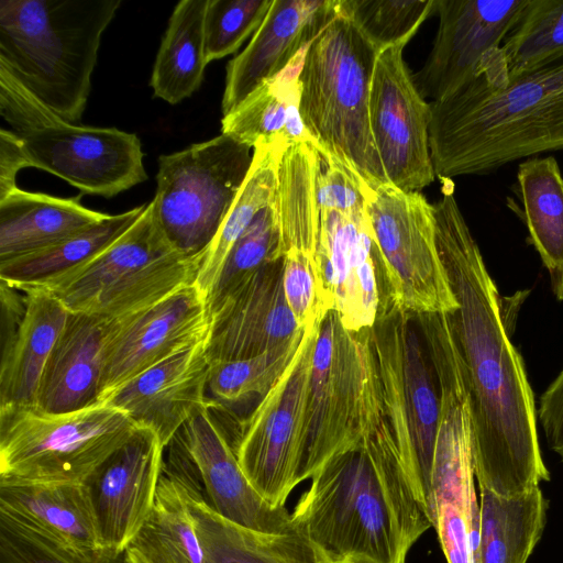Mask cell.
Returning <instances> with one entry per match:
<instances>
[{
  "instance_id": "35",
  "label": "cell",
  "mask_w": 563,
  "mask_h": 563,
  "mask_svg": "<svg viewBox=\"0 0 563 563\" xmlns=\"http://www.w3.org/2000/svg\"><path fill=\"white\" fill-rule=\"evenodd\" d=\"M146 203L119 214H109L102 221L41 250L1 261L0 280L11 287L34 285L77 267L134 224Z\"/></svg>"
},
{
  "instance_id": "23",
  "label": "cell",
  "mask_w": 563,
  "mask_h": 563,
  "mask_svg": "<svg viewBox=\"0 0 563 563\" xmlns=\"http://www.w3.org/2000/svg\"><path fill=\"white\" fill-rule=\"evenodd\" d=\"M327 0H274L246 47L227 65L223 115L284 70L313 37Z\"/></svg>"
},
{
  "instance_id": "42",
  "label": "cell",
  "mask_w": 563,
  "mask_h": 563,
  "mask_svg": "<svg viewBox=\"0 0 563 563\" xmlns=\"http://www.w3.org/2000/svg\"><path fill=\"white\" fill-rule=\"evenodd\" d=\"M282 280L287 305L301 328L322 320L332 310L314 256L295 251L286 253Z\"/></svg>"
},
{
  "instance_id": "40",
  "label": "cell",
  "mask_w": 563,
  "mask_h": 563,
  "mask_svg": "<svg viewBox=\"0 0 563 563\" xmlns=\"http://www.w3.org/2000/svg\"><path fill=\"white\" fill-rule=\"evenodd\" d=\"M0 563H130L125 551L104 548L70 550L53 539L0 515Z\"/></svg>"
},
{
  "instance_id": "2",
  "label": "cell",
  "mask_w": 563,
  "mask_h": 563,
  "mask_svg": "<svg viewBox=\"0 0 563 563\" xmlns=\"http://www.w3.org/2000/svg\"><path fill=\"white\" fill-rule=\"evenodd\" d=\"M378 383L361 444L328 461L291 512L294 530L331 563H406L432 527L383 413Z\"/></svg>"
},
{
  "instance_id": "20",
  "label": "cell",
  "mask_w": 563,
  "mask_h": 563,
  "mask_svg": "<svg viewBox=\"0 0 563 563\" xmlns=\"http://www.w3.org/2000/svg\"><path fill=\"white\" fill-rule=\"evenodd\" d=\"M164 449L153 430L139 427L85 483L102 548L124 551L148 518L163 471Z\"/></svg>"
},
{
  "instance_id": "37",
  "label": "cell",
  "mask_w": 563,
  "mask_h": 563,
  "mask_svg": "<svg viewBox=\"0 0 563 563\" xmlns=\"http://www.w3.org/2000/svg\"><path fill=\"white\" fill-rule=\"evenodd\" d=\"M303 331L256 356L209 364L208 391L221 405L261 399L276 385L297 353Z\"/></svg>"
},
{
  "instance_id": "31",
  "label": "cell",
  "mask_w": 563,
  "mask_h": 563,
  "mask_svg": "<svg viewBox=\"0 0 563 563\" xmlns=\"http://www.w3.org/2000/svg\"><path fill=\"white\" fill-rule=\"evenodd\" d=\"M517 188L530 242L550 274L554 296L563 300V176L556 159L520 163Z\"/></svg>"
},
{
  "instance_id": "44",
  "label": "cell",
  "mask_w": 563,
  "mask_h": 563,
  "mask_svg": "<svg viewBox=\"0 0 563 563\" xmlns=\"http://www.w3.org/2000/svg\"><path fill=\"white\" fill-rule=\"evenodd\" d=\"M31 167L21 139L11 130H0V200L15 190L18 173Z\"/></svg>"
},
{
  "instance_id": "36",
  "label": "cell",
  "mask_w": 563,
  "mask_h": 563,
  "mask_svg": "<svg viewBox=\"0 0 563 563\" xmlns=\"http://www.w3.org/2000/svg\"><path fill=\"white\" fill-rule=\"evenodd\" d=\"M508 80L563 52V0H527L501 46Z\"/></svg>"
},
{
  "instance_id": "30",
  "label": "cell",
  "mask_w": 563,
  "mask_h": 563,
  "mask_svg": "<svg viewBox=\"0 0 563 563\" xmlns=\"http://www.w3.org/2000/svg\"><path fill=\"white\" fill-rule=\"evenodd\" d=\"M479 492L475 563H527L547 521L548 503L540 486L511 496Z\"/></svg>"
},
{
  "instance_id": "22",
  "label": "cell",
  "mask_w": 563,
  "mask_h": 563,
  "mask_svg": "<svg viewBox=\"0 0 563 563\" xmlns=\"http://www.w3.org/2000/svg\"><path fill=\"white\" fill-rule=\"evenodd\" d=\"M206 339L148 368L99 402L124 411L137 427L153 430L163 446H168L196 411L218 404L207 397Z\"/></svg>"
},
{
  "instance_id": "3",
  "label": "cell",
  "mask_w": 563,
  "mask_h": 563,
  "mask_svg": "<svg viewBox=\"0 0 563 563\" xmlns=\"http://www.w3.org/2000/svg\"><path fill=\"white\" fill-rule=\"evenodd\" d=\"M429 103L431 161L443 183L563 150V52L506 85L478 77Z\"/></svg>"
},
{
  "instance_id": "7",
  "label": "cell",
  "mask_w": 563,
  "mask_h": 563,
  "mask_svg": "<svg viewBox=\"0 0 563 563\" xmlns=\"http://www.w3.org/2000/svg\"><path fill=\"white\" fill-rule=\"evenodd\" d=\"M440 391L430 516L448 563H475L481 509L475 493L468 404L457 355L442 313L416 318Z\"/></svg>"
},
{
  "instance_id": "17",
  "label": "cell",
  "mask_w": 563,
  "mask_h": 563,
  "mask_svg": "<svg viewBox=\"0 0 563 563\" xmlns=\"http://www.w3.org/2000/svg\"><path fill=\"white\" fill-rule=\"evenodd\" d=\"M111 321L99 400L180 350L205 340L209 309L206 297L192 284L144 310Z\"/></svg>"
},
{
  "instance_id": "10",
  "label": "cell",
  "mask_w": 563,
  "mask_h": 563,
  "mask_svg": "<svg viewBox=\"0 0 563 563\" xmlns=\"http://www.w3.org/2000/svg\"><path fill=\"white\" fill-rule=\"evenodd\" d=\"M360 183L377 245L380 302L412 316L454 311L459 303L439 253L433 205L391 183Z\"/></svg>"
},
{
  "instance_id": "18",
  "label": "cell",
  "mask_w": 563,
  "mask_h": 563,
  "mask_svg": "<svg viewBox=\"0 0 563 563\" xmlns=\"http://www.w3.org/2000/svg\"><path fill=\"white\" fill-rule=\"evenodd\" d=\"M282 279L279 258L209 307V364L256 356L303 331L287 305Z\"/></svg>"
},
{
  "instance_id": "39",
  "label": "cell",
  "mask_w": 563,
  "mask_h": 563,
  "mask_svg": "<svg viewBox=\"0 0 563 563\" xmlns=\"http://www.w3.org/2000/svg\"><path fill=\"white\" fill-rule=\"evenodd\" d=\"M279 231L275 199L252 221L233 245L218 282L208 298V309L233 291L251 274L265 264L283 257L278 255Z\"/></svg>"
},
{
  "instance_id": "34",
  "label": "cell",
  "mask_w": 563,
  "mask_h": 563,
  "mask_svg": "<svg viewBox=\"0 0 563 563\" xmlns=\"http://www.w3.org/2000/svg\"><path fill=\"white\" fill-rule=\"evenodd\" d=\"M124 551L130 563H209L185 495L163 471L152 512Z\"/></svg>"
},
{
  "instance_id": "25",
  "label": "cell",
  "mask_w": 563,
  "mask_h": 563,
  "mask_svg": "<svg viewBox=\"0 0 563 563\" xmlns=\"http://www.w3.org/2000/svg\"><path fill=\"white\" fill-rule=\"evenodd\" d=\"M175 252L156 225L148 201L136 222L93 257L44 282L14 288L44 289L56 296L70 312H85L104 291L155 260Z\"/></svg>"
},
{
  "instance_id": "27",
  "label": "cell",
  "mask_w": 563,
  "mask_h": 563,
  "mask_svg": "<svg viewBox=\"0 0 563 563\" xmlns=\"http://www.w3.org/2000/svg\"><path fill=\"white\" fill-rule=\"evenodd\" d=\"M307 47L301 49L284 70L262 82L232 111L223 115L222 134L252 148L261 143L278 141L289 145H314V140L306 129L299 110V75Z\"/></svg>"
},
{
  "instance_id": "12",
  "label": "cell",
  "mask_w": 563,
  "mask_h": 563,
  "mask_svg": "<svg viewBox=\"0 0 563 563\" xmlns=\"http://www.w3.org/2000/svg\"><path fill=\"white\" fill-rule=\"evenodd\" d=\"M369 330H346L333 310L321 320L307 400L306 481L362 442L365 409L377 379Z\"/></svg>"
},
{
  "instance_id": "33",
  "label": "cell",
  "mask_w": 563,
  "mask_h": 563,
  "mask_svg": "<svg viewBox=\"0 0 563 563\" xmlns=\"http://www.w3.org/2000/svg\"><path fill=\"white\" fill-rule=\"evenodd\" d=\"M208 0H181L173 10L157 52L150 85L154 96L176 104L202 84L203 23Z\"/></svg>"
},
{
  "instance_id": "16",
  "label": "cell",
  "mask_w": 563,
  "mask_h": 563,
  "mask_svg": "<svg viewBox=\"0 0 563 563\" xmlns=\"http://www.w3.org/2000/svg\"><path fill=\"white\" fill-rule=\"evenodd\" d=\"M404 47L385 48L376 57L369 126L388 181L420 192L435 179L429 147L431 108L405 64Z\"/></svg>"
},
{
  "instance_id": "14",
  "label": "cell",
  "mask_w": 563,
  "mask_h": 563,
  "mask_svg": "<svg viewBox=\"0 0 563 563\" xmlns=\"http://www.w3.org/2000/svg\"><path fill=\"white\" fill-rule=\"evenodd\" d=\"M527 0H434L435 40L413 80L420 95L441 100L482 77L488 85L508 82L503 43Z\"/></svg>"
},
{
  "instance_id": "32",
  "label": "cell",
  "mask_w": 563,
  "mask_h": 563,
  "mask_svg": "<svg viewBox=\"0 0 563 563\" xmlns=\"http://www.w3.org/2000/svg\"><path fill=\"white\" fill-rule=\"evenodd\" d=\"M288 145L278 141L261 143L253 148L250 172L220 229L205 251L194 283L207 301L233 245L255 217L275 199L278 168Z\"/></svg>"
},
{
  "instance_id": "19",
  "label": "cell",
  "mask_w": 563,
  "mask_h": 563,
  "mask_svg": "<svg viewBox=\"0 0 563 563\" xmlns=\"http://www.w3.org/2000/svg\"><path fill=\"white\" fill-rule=\"evenodd\" d=\"M69 314L44 289L1 282L0 407H35L45 365Z\"/></svg>"
},
{
  "instance_id": "11",
  "label": "cell",
  "mask_w": 563,
  "mask_h": 563,
  "mask_svg": "<svg viewBox=\"0 0 563 563\" xmlns=\"http://www.w3.org/2000/svg\"><path fill=\"white\" fill-rule=\"evenodd\" d=\"M252 147L229 135L158 157L154 221L179 254H203L250 172Z\"/></svg>"
},
{
  "instance_id": "28",
  "label": "cell",
  "mask_w": 563,
  "mask_h": 563,
  "mask_svg": "<svg viewBox=\"0 0 563 563\" xmlns=\"http://www.w3.org/2000/svg\"><path fill=\"white\" fill-rule=\"evenodd\" d=\"M109 214L80 203L16 188L0 200V262L21 256L85 230Z\"/></svg>"
},
{
  "instance_id": "41",
  "label": "cell",
  "mask_w": 563,
  "mask_h": 563,
  "mask_svg": "<svg viewBox=\"0 0 563 563\" xmlns=\"http://www.w3.org/2000/svg\"><path fill=\"white\" fill-rule=\"evenodd\" d=\"M274 0H208L203 34L207 64L235 53L264 21Z\"/></svg>"
},
{
  "instance_id": "6",
  "label": "cell",
  "mask_w": 563,
  "mask_h": 563,
  "mask_svg": "<svg viewBox=\"0 0 563 563\" xmlns=\"http://www.w3.org/2000/svg\"><path fill=\"white\" fill-rule=\"evenodd\" d=\"M0 114L21 139L31 167L82 194L111 198L147 179L142 144L134 133L64 120L2 66Z\"/></svg>"
},
{
  "instance_id": "8",
  "label": "cell",
  "mask_w": 563,
  "mask_h": 563,
  "mask_svg": "<svg viewBox=\"0 0 563 563\" xmlns=\"http://www.w3.org/2000/svg\"><path fill=\"white\" fill-rule=\"evenodd\" d=\"M137 428L99 401L64 413L0 407V483L85 484Z\"/></svg>"
},
{
  "instance_id": "9",
  "label": "cell",
  "mask_w": 563,
  "mask_h": 563,
  "mask_svg": "<svg viewBox=\"0 0 563 563\" xmlns=\"http://www.w3.org/2000/svg\"><path fill=\"white\" fill-rule=\"evenodd\" d=\"M316 156L320 278L342 325L352 332L369 330L378 314L380 288L361 176L325 150H316Z\"/></svg>"
},
{
  "instance_id": "4",
  "label": "cell",
  "mask_w": 563,
  "mask_h": 563,
  "mask_svg": "<svg viewBox=\"0 0 563 563\" xmlns=\"http://www.w3.org/2000/svg\"><path fill=\"white\" fill-rule=\"evenodd\" d=\"M120 0H0V66L76 123L91 89L101 36Z\"/></svg>"
},
{
  "instance_id": "21",
  "label": "cell",
  "mask_w": 563,
  "mask_h": 563,
  "mask_svg": "<svg viewBox=\"0 0 563 563\" xmlns=\"http://www.w3.org/2000/svg\"><path fill=\"white\" fill-rule=\"evenodd\" d=\"M219 404L200 408L179 431L196 464L207 504L221 517L250 530L283 534L294 530L291 512L271 506L242 471L229 432L212 417Z\"/></svg>"
},
{
  "instance_id": "1",
  "label": "cell",
  "mask_w": 563,
  "mask_h": 563,
  "mask_svg": "<svg viewBox=\"0 0 563 563\" xmlns=\"http://www.w3.org/2000/svg\"><path fill=\"white\" fill-rule=\"evenodd\" d=\"M435 236L459 307L446 314L465 388L479 490L511 496L550 479L525 364L501 299L452 189L433 203Z\"/></svg>"
},
{
  "instance_id": "38",
  "label": "cell",
  "mask_w": 563,
  "mask_h": 563,
  "mask_svg": "<svg viewBox=\"0 0 563 563\" xmlns=\"http://www.w3.org/2000/svg\"><path fill=\"white\" fill-rule=\"evenodd\" d=\"M377 52L404 45L434 12V0H336Z\"/></svg>"
},
{
  "instance_id": "26",
  "label": "cell",
  "mask_w": 563,
  "mask_h": 563,
  "mask_svg": "<svg viewBox=\"0 0 563 563\" xmlns=\"http://www.w3.org/2000/svg\"><path fill=\"white\" fill-rule=\"evenodd\" d=\"M0 515L70 550L102 549L86 484L0 483Z\"/></svg>"
},
{
  "instance_id": "13",
  "label": "cell",
  "mask_w": 563,
  "mask_h": 563,
  "mask_svg": "<svg viewBox=\"0 0 563 563\" xmlns=\"http://www.w3.org/2000/svg\"><path fill=\"white\" fill-rule=\"evenodd\" d=\"M320 323L305 328L299 349L283 376L240 423V466L256 492L275 508L286 507L291 492L306 481L307 400Z\"/></svg>"
},
{
  "instance_id": "29",
  "label": "cell",
  "mask_w": 563,
  "mask_h": 563,
  "mask_svg": "<svg viewBox=\"0 0 563 563\" xmlns=\"http://www.w3.org/2000/svg\"><path fill=\"white\" fill-rule=\"evenodd\" d=\"M183 493L209 563H331L295 530H250L218 515L205 498Z\"/></svg>"
},
{
  "instance_id": "24",
  "label": "cell",
  "mask_w": 563,
  "mask_h": 563,
  "mask_svg": "<svg viewBox=\"0 0 563 563\" xmlns=\"http://www.w3.org/2000/svg\"><path fill=\"white\" fill-rule=\"evenodd\" d=\"M111 324L102 316L70 312L45 365L35 408L64 413L98 402Z\"/></svg>"
},
{
  "instance_id": "43",
  "label": "cell",
  "mask_w": 563,
  "mask_h": 563,
  "mask_svg": "<svg viewBox=\"0 0 563 563\" xmlns=\"http://www.w3.org/2000/svg\"><path fill=\"white\" fill-rule=\"evenodd\" d=\"M538 418L550 449L563 461V369L541 395Z\"/></svg>"
},
{
  "instance_id": "5",
  "label": "cell",
  "mask_w": 563,
  "mask_h": 563,
  "mask_svg": "<svg viewBox=\"0 0 563 563\" xmlns=\"http://www.w3.org/2000/svg\"><path fill=\"white\" fill-rule=\"evenodd\" d=\"M377 55L336 0H327L299 75V110L312 146L324 148L366 181L389 183L368 117Z\"/></svg>"
},
{
  "instance_id": "15",
  "label": "cell",
  "mask_w": 563,
  "mask_h": 563,
  "mask_svg": "<svg viewBox=\"0 0 563 563\" xmlns=\"http://www.w3.org/2000/svg\"><path fill=\"white\" fill-rule=\"evenodd\" d=\"M369 333L377 369L394 388L407 419L415 484L430 514L431 472L440 419L434 371L412 314L380 302Z\"/></svg>"
}]
</instances>
